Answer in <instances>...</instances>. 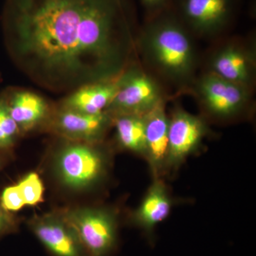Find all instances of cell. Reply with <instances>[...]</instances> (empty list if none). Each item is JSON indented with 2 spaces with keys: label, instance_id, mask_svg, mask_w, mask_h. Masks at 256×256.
I'll list each match as a JSON object with an SVG mask.
<instances>
[{
  "label": "cell",
  "instance_id": "7c38bea8",
  "mask_svg": "<svg viewBox=\"0 0 256 256\" xmlns=\"http://www.w3.org/2000/svg\"><path fill=\"white\" fill-rule=\"evenodd\" d=\"M8 108L22 136L26 133L44 130L55 106L43 96L25 89L5 90Z\"/></svg>",
  "mask_w": 256,
  "mask_h": 256
},
{
  "label": "cell",
  "instance_id": "2e32d148",
  "mask_svg": "<svg viewBox=\"0 0 256 256\" xmlns=\"http://www.w3.org/2000/svg\"><path fill=\"white\" fill-rule=\"evenodd\" d=\"M143 116L124 114L114 116L112 126L116 128V141L122 149L146 158V126Z\"/></svg>",
  "mask_w": 256,
  "mask_h": 256
},
{
  "label": "cell",
  "instance_id": "ac0fdd59",
  "mask_svg": "<svg viewBox=\"0 0 256 256\" xmlns=\"http://www.w3.org/2000/svg\"><path fill=\"white\" fill-rule=\"evenodd\" d=\"M16 184L25 206H34L43 201L44 188L41 178L36 173H30Z\"/></svg>",
  "mask_w": 256,
  "mask_h": 256
},
{
  "label": "cell",
  "instance_id": "52a82bcc",
  "mask_svg": "<svg viewBox=\"0 0 256 256\" xmlns=\"http://www.w3.org/2000/svg\"><path fill=\"white\" fill-rule=\"evenodd\" d=\"M238 0H175L173 10L193 36L218 37L230 26Z\"/></svg>",
  "mask_w": 256,
  "mask_h": 256
},
{
  "label": "cell",
  "instance_id": "8992f818",
  "mask_svg": "<svg viewBox=\"0 0 256 256\" xmlns=\"http://www.w3.org/2000/svg\"><path fill=\"white\" fill-rule=\"evenodd\" d=\"M118 90L105 111L112 117L124 114H143L164 102L162 88L151 74L129 65L119 76Z\"/></svg>",
  "mask_w": 256,
  "mask_h": 256
},
{
  "label": "cell",
  "instance_id": "5bb4252c",
  "mask_svg": "<svg viewBox=\"0 0 256 256\" xmlns=\"http://www.w3.org/2000/svg\"><path fill=\"white\" fill-rule=\"evenodd\" d=\"M119 76L110 80L94 82L78 88L64 98L58 105L82 114H101L110 105L118 90Z\"/></svg>",
  "mask_w": 256,
  "mask_h": 256
},
{
  "label": "cell",
  "instance_id": "4fadbf2b",
  "mask_svg": "<svg viewBox=\"0 0 256 256\" xmlns=\"http://www.w3.org/2000/svg\"><path fill=\"white\" fill-rule=\"evenodd\" d=\"M143 116L146 126V158L153 176L159 178L166 169L169 152L170 118L165 111L164 102Z\"/></svg>",
  "mask_w": 256,
  "mask_h": 256
},
{
  "label": "cell",
  "instance_id": "277c9868",
  "mask_svg": "<svg viewBox=\"0 0 256 256\" xmlns=\"http://www.w3.org/2000/svg\"><path fill=\"white\" fill-rule=\"evenodd\" d=\"M190 89L206 114L218 120L234 118L246 110L254 92L207 72L196 76Z\"/></svg>",
  "mask_w": 256,
  "mask_h": 256
},
{
  "label": "cell",
  "instance_id": "7402d4cb",
  "mask_svg": "<svg viewBox=\"0 0 256 256\" xmlns=\"http://www.w3.org/2000/svg\"><path fill=\"white\" fill-rule=\"evenodd\" d=\"M3 158L2 156V154H0V170L2 169V166L3 165Z\"/></svg>",
  "mask_w": 256,
  "mask_h": 256
},
{
  "label": "cell",
  "instance_id": "ba28073f",
  "mask_svg": "<svg viewBox=\"0 0 256 256\" xmlns=\"http://www.w3.org/2000/svg\"><path fill=\"white\" fill-rule=\"evenodd\" d=\"M206 72L254 90L256 79V47L254 38H232L210 52Z\"/></svg>",
  "mask_w": 256,
  "mask_h": 256
},
{
  "label": "cell",
  "instance_id": "30bf717a",
  "mask_svg": "<svg viewBox=\"0 0 256 256\" xmlns=\"http://www.w3.org/2000/svg\"><path fill=\"white\" fill-rule=\"evenodd\" d=\"M169 118L166 169H174L201 146L210 130L202 118L190 114L181 108L175 109Z\"/></svg>",
  "mask_w": 256,
  "mask_h": 256
},
{
  "label": "cell",
  "instance_id": "ffe728a7",
  "mask_svg": "<svg viewBox=\"0 0 256 256\" xmlns=\"http://www.w3.org/2000/svg\"><path fill=\"white\" fill-rule=\"evenodd\" d=\"M148 18H153L172 9L175 0H140Z\"/></svg>",
  "mask_w": 256,
  "mask_h": 256
},
{
  "label": "cell",
  "instance_id": "6da1fadb",
  "mask_svg": "<svg viewBox=\"0 0 256 256\" xmlns=\"http://www.w3.org/2000/svg\"><path fill=\"white\" fill-rule=\"evenodd\" d=\"M2 26L15 65L50 92L118 76L132 44L124 2L6 0Z\"/></svg>",
  "mask_w": 256,
  "mask_h": 256
},
{
  "label": "cell",
  "instance_id": "9a60e30c",
  "mask_svg": "<svg viewBox=\"0 0 256 256\" xmlns=\"http://www.w3.org/2000/svg\"><path fill=\"white\" fill-rule=\"evenodd\" d=\"M172 206V200L168 188L159 178H156L140 204L133 212L132 222L150 234L156 225L168 218Z\"/></svg>",
  "mask_w": 256,
  "mask_h": 256
},
{
  "label": "cell",
  "instance_id": "3957f363",
  "mask_svg": "<svg viewBox=\"0 0 256 256\" xmlns=\"http://www.w3.org/2000/svg\"><path fill=\"white\" fill-rule=\"evenodd\" d=\"M56 178L72 191H87L106 176L108 166L107 153L101 143H88L60 138L52 158Z\"/></svg>",
  "mask_w": 256,
  "mask_h": 256
},
{
  "label": "cell",
  "instance_id": "9c48e42d",
  "mask_svg": "<svg viewBox=\"0 0 256 256\" xmlns=\"http://www.w3.org/2000/svg\"><path fill=\"white\" fill-rule=\"evenodd\" d=\"M112 124L114 118L106 111L86 114L56 105L44 130L68 140L101 143Z\"/></svg>",
  "mask_w": 256,
  "mask_h": 256
},
{
  "label": "cell",
  "instance_id": "8fae6325",
  "mask_svg": "<svg viewBox=\"0 0 256 256\" xmlns=\"http://www.w3.org/2000/svg\"><path fill=\"white\" fill-rule=\"evenodd\" d=\"M30 228L54 256H87L78 236L62 212L34 217Z\"/></svg>",
  "mask_w": 256,
  "mask_h": 256
},
{
  "label": "cell",
  "instance_id": "7a4b0ae2",
  "mask_svg": "<svg viewBox=\"0 0 256 256\" xmlns=\"http://www.w3.org/2000/svg\"><path fill=\"white\" fill-rule=\"evenodd\" d=\"M138 46L152 72L178 89H188L196 78L200 56L194 36L171 9L148 18Z\"/></svg>",
  "mask_w": 256,
  "mask_h": 256
},
{
  "label": "cell",
  "instance_id": "44dd1931",
  "mask_svg": "<svg viewBox=\"0 0 256 256\" xmlns=\"http://www.w3.org/2000/svg\"><path fill=\"white\" fill-rule=\"evenodd\" d=\"M16 228V222L10 212L3 208L0 204V237L5 234L14 232Z\"/></svg>",
  "mask_w": 256,
  "mask_h": 256
},
{
  "label": "cell",
  "instance_id": "d6986e66",
  "mask_svg": "<svg viewBox=\"0 0 256 256\" xmlns=\"http://www.w3.org/2000/svg\"><path fill=\"white\" fill-rule=\"evenodd\" d=\"M0 204L9 212H18L25 206L18 184L12 185L3 190L0 196Z\"/></svg>",
  "mask_w": 256,
  "mask_h": 256
},
{
  "label": "cell",
  "instance_id": "5b68a950",
  "mask_svg": "<svg viewBox=\"0 0 256 256\" xmlns=\"http://www.w3.org/2000/svg\"><path fill=\"white\" fill-rule=\"evenodd\" d=\"M74 229L87 256H108L118 242V223L110 210L78 207L62 212Z\"/></svg>",
  "mask_w": 256,
  "mask_h": 256
},
{
  "label": "cell",
  "instance_id": "e0dca14e",
  "mask_svg": "<svg viewBox=\"0 0 256 256\" xmlns=\"http://www.w3.org/2000/svg\"><path fill=\"white\" fill-rule=\"evenodd\" d=\"M22 136L10 114L5 92L0 94V154L11 150Z\"/></svg>",
  "mask_w": 256,
  "mask_h": 256
}]
</instances>
